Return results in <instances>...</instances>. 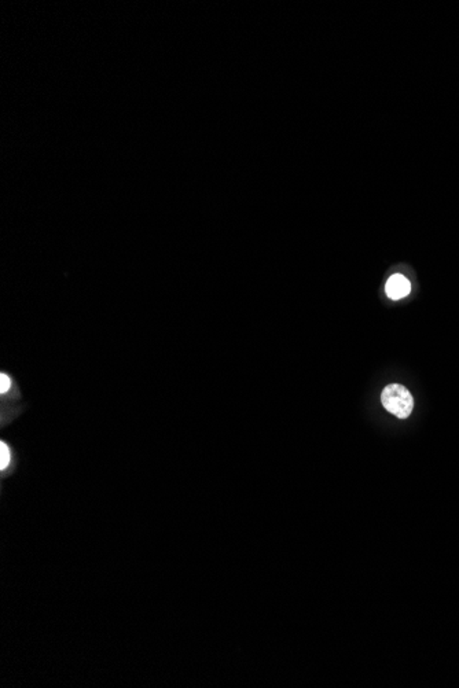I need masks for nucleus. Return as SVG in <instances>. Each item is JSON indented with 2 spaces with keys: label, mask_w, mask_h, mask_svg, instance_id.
<instances>
[{
  "label": "nucleus",
  "mask_w": 459,
  "mask_h": 688,
  "mask_svg": "<svg viewBox=\"0 0 459 688\" xmlns=\"http://www.w3.org/2000/svg\"><path fill=\"white\" fill-rule=\"evenodd\" d=\"M22 393L18 382L8 373L0 374V419L1 428L10 425L24 409L21 407Z\"/></svg>",
  "instance_id": "1"
},
{
  "label": "nucleus",
  "mask_w": 459,
  "mask_h": 688,
  "mask_svg": "<svg viewBox=\"0 0 459 688\" xmlns=\"http://www.w3.org/2000/svg\"><path fill=\"white\" fill-rule=\"evenodd\" d=\"M384 408L400 419H406L414 408V398L405 386L398 384L388 385L381 394Z\"/></svg>",
  "instance_id": "2"
},
{
  "label": "nucleus",
  "mask_w": 459,
  "mask_h": 688,
  "mask_svg": "<svg viewBox=\"0 0 459 688\" xmlns=\"http://www.w3.org/2000/svg\"><path fill=\"white\" fill-rule=\"evenodd\" d=\"M18 466V455L10 443L0 441V478L1 481L11 477Z\"/></svg>",
  "instance_id": "3"
},
{
  "label": "nucleus",
  "mask_w": 459,
  "mask_h": 688,
  "mask_svg": "<svg viewBox=\"0 0 459 688\" xmlns=\"http://www.w3.org/2000/svg\"><path fill=\"white\" fill-rule=\"evenodd\" d=\"M410 292H411V283L408 282L406 276H403L400 274L392 275L385 285V293L391 299H395V301L407 297Z\"/></svg>",
  "instance_id": "4"
}]
</instances>
